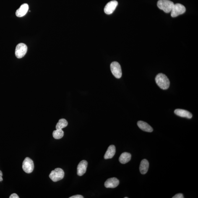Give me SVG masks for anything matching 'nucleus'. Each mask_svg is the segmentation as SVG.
<instances>
[{
	"label": "nucleus",
	"instance_id": "nucleus-10",
	"mask_svg": "<svg viewBox=\"0 0 198 198\" xmlns=\"http://www.w3.org/2000/svg\"><path fill=\"white\" fill-rule=\"evenodd\" d=\"M119 184V181L117 178H112L106 180L104 184L106 188H114L117 187Z\"/></svg>",
	"mask_w": 198,
	"mask_h": 198
},
{
	"label": "nucleus",
	"instance_id": "nucleus-14",
	"mask_svg": "<svg viewBox=\"0 0 198 198\" xmlns=\"http://www.w3.org/2000/svg\"><path fill=\"white\" fill-rule=\"evenodd\" d=\"M116 153V148L115 146L113 145H111L108 147L106 151V153L104 155V158L105 159H112Z\"/></svg>",
	"mask_w": 198,
	"mask_h": 198
},
{
	"label": "nucleus",
	"instance_id": "nucleus-4",
	"mask_svg": "<svg viewBox=\"0 0 198 198\" xmlns=\"http://www.w3.org/2000/svg\"><path fill=\"white\" fill-rule=\"evenodd\" d=\"M186 9L183 5L180 4H174L171 11L172 17H175L185 12Z\"/></svg>",
	"mask_w": 198,
	"mask_h": 198
},
{
	"label": "nucleus",
	"instance_id": "nucleus-11",
	"mask_svg": "<svg viewBox=\"0 0 198 198\" xmlns=\"http://www.w3.org/2000/svg\"><path fill=\"white\" fill-rule=\"evenodd\" d=\"M28 9L29 6L28 4H22L20 7L16 11V16L19 17H23L27 14Z\"/></svg>",
	"mask_w": 198,
	"mask_h": 198
},
{
	"label": "nucleus",
	"instance_id": "nucleus-23",
	"mask_svg": "<svg viewBox=\"0 0 198 198\" xmlns=\"http://www.w3.org/2000/svg\"><path fill=\"white\" fill-rule=\"evenodd\" d=\"M128 198V197H124V198Z\"/></svg>",
	"mask_w": 198,
	"mask_h": 198
},
{
	"label": "nucleus",
	"instance_id": "nucleus-2",
	"mask_svg": "<svg viewBox=\"0 0 198 198\" xmlns=\"http://www.w3.org/2000/svg\"><path fill=\"white\" fill-rule=\"evenodd\" d=\"M174 4L170 0H159L157 2V5L159 9L166 13L171 12Z\"/></svg>",
	"mask_w": 198,
	"mask_h": 198
},
{
	"label": "nucleus",
	"instance_id": "nucleus-1",
	"mask_svg": "<svg viewBox=\"0 0 198 198\" xmlns=\"http://www.w3.org/2000/svg\"><path fill=\"white\" fill-rule=\"evenodd\" d=\"M157 85L163 90H167L170 87V82L167 76L162 73L159 74L155 78Z\"/></svg>",
	"mask_w": 198,
	"mask_h": 198
},
{
	"label": "nucleus",
	"instance_id": "nucleus-6",
	"mask_svg": "<svg viewBox=\"0 0 198 198\" xmlns=\"http://www.w3.org/2000/svg\"><path fill=\"white\" fill-rule=\"evenodd\" d=\"M27 51V45L23 43L19 44L16 47L15 55L18 58L23 57Z\"/></svg>",
	"mask_w": 198,
	"mask_h": 198
},
{
	"label": "nucleus",
	"instance_id": "nucleus-19",
	"mask_svg": "<svg viewBox=\"0 0 198 198\" xmlns=\"http://www.w3.org/2000/svg\"><path fill=\"white\" fill-rule=\"evenodd\" d=\"M183 196L182 194H178L175 195L174 196H173V198H183Z\"/></svg>",
	"mask_w": 198,
	"mask_h": 198
},
{
	"label": "nucleus",
	"instance_id": "nucleus-18",
	"mask_svg": "<svg viewBox=\"0 0 198 198\" xmlns=\"http://www.w3.org/2000/svg\"><path fill=\"white\" fill-rule=\"evenodd\" d=\"M67 121L65 119L62 118L60 119L56 125V129H62L68 126Z\"/></svg>",
	"mask_w": 198,
	"mask_h": 198
},
{
	"label": "nucleus",
	"instance_id": "nucleus-20",
	"mask_svg": "<svg viewBox=\"0 0 198 198\" xmlns=\"http://www.w3.org/2000/svg\"><path fill=\"white\" fill-rule=\"evenodd\" d=\"M83 196L80 195H76L71 196L69 198H83Z\"/></svg>",
	"mask_w": 198,
	"mask_h": 198
},
{
	"label": "nucleus",
	"instance_id": "nucleus-9",
	"mask_svg": "<svg viewBox=\"0 0 198 198\" xmlns=\"http://www.w3.org/2000/svg\"><path fill=\"white\" fill-rule=\"evenodd\" d=\"M88 163L86 161L82 160L78 165L77 174L79 176L83 175L86 171Z\"/></svg>",
	"mask_w": 198,
	"mask_h": 198
},
{
	"label": "nucleus",
	"instance_id": "nucleus-8",
	"mask_svg": "<svg viewBox=\"0 0 198 198\" xmlns=\"http://www.w3.org/2000/svg\"><path fill=\"white\" fill-rule=\"evenodd\" d=\"M118 5L116 1H110L107 4L104 8V12L107 14H111L114 12Z\"/></svg>",
	"mask_w": 198,
	"mask_h": 198
},
{
	"label": "nucleus",
	"instance_id": "nucleus-3",
	"mask_svg": "<svg viewBox=\"0 0 198 198\" xmlns=\"http://www.w3.org/2000/svg\"><path fill=\"white\" fill-rule=\"evenodd\" d=\"M64 176V171L60 168H57L51 172L49 177L52 181L56 182L62 179Z\"/></svg>",
	"mask_w": 198,
	"mask_h": 198
},
{
	"label": "nucleus",
	"instance_id": "nucleus-5",
	"mask_svg": "<svg viewBox=\"0 0 198 198\" xmlns=\"http://www.w3.org/2000/svg\"><path fill=\"white\" fill-rule=\"evenodd\" d=\"M111 69L112 74L116 78L120 79L122 76L121 65L117 62H113L111 64Z\"/></svg>",
	"mask_w": 198,
	"mask_h": 198
},
{
	"label": "nucleus",
	"instance_id": "nucleus-15",
	"mask_svg": "<svg viewBox=\"0 0 198 198\" xmlns=\"http://www.w3.org/2000/svg\"><path fill=\"white\" fill-rule=\"evenodd\" d=\"M149 167V163L147 160L144 159L141 162L139 170L142 174H145L147 173Z\"/></svg>",
	"mask_w": 198,
	"mask_h": 198
},
{
	"label": "nucleus",
	"instance_id": "nucleus-13",
	"mask_svg": "<svg viewBox=\"0 0 198 198\" xmlns=\"http://www.w3.org/2000/svg\"><path fill=\"white\" fill-rule=\"evenodd\" d=\"M138 127L142 130L145 132H152L153 131V129L147 123L142 121H139L137 123Z\"/></svg>",
	"mask_w": 198,
	"mask_h": 198
},
{
	"label": "nucleus",
	"instance_id": "nucleus-17",
	"mask_svg": "<svg viewBox=\"0 0 198 198\" xmlns=\"http://www.w3.org/2000/svg\"><path fill=\"white\" fill-rule=\"evenodd\" d=\"M64 135V132L62 129H57L53 131V135L56 139H60L62 138Z\"/></svg>",
	"mask_w": 198,
	"mask_h": 198
},
{
	"label": "nucleus",
	"instance_id": "nucleus-7",
	"mask_svg": "<svg viewBox=\"0 0 198 198\" xmlns=\"http://www.w3.org/2000/svg\"><path fill=\"white\" fill-rule=\"evenodd\" d=\"M34 163L33 161L29 157H26L22 163V169L26 173H32L34 169Z\"/></svg>",
	"mask_w": 198,
	"mask_h": 198
},
{
	"label": "nucleus",
	"instance_id": "nucleus-12",
	"mask_svg": "<svg viewBox=\"0 0 198 198\" xmlns=\"http://www.w3.org/2000/svg\"><path fill=\"white\" fill-rule=\"evenodd\" d=\"M174 113L177 116L189 119L192 117V115L191 113L185 110L178 109L175 110Z\"/></svg>",
	"mask_w": 198,
	"mask_h": 198
},
{
	"label": "nucleus",
	"instance_id": "nucleus-16",
	"mask_svg": "<svg viewBox=\"0 0 198 198\" xmlns=\"http://www.w3.org/2000/svg\"><path fill=\"white\" fill-rule=\"evenodd\" d=\"M131 155L127 152H124L121 154L119 158L120 163L124 164L129 162L131 159Z\"/></svg>",
	"mask_w": 198,
	"mask_h": 198
},
{
	"label": "nucleus",
	"instance_id": "nucleus-22",
	"mask_svg": "<svg viewBox=\"0 0 198 198\" xmlns=\"http://www.w3.org/2000/svg\"><path fill=\"white\" fill-rule=\"evenodd\" d=\"M2 176L3 174L2 172L0 170V182H1L3 181V178L2 177Z\"/></svg>",
	"mask_w": 198,
	"mask_h": 198
},
{
	"label": "nucleus",
	"instance_id": "nucleus-21",
	"mask_svg": "<svg viewBox=\"0 0 198 198\" xmlns=\"http://www.w3.org/2000/svg\"><path fill=\"white\" fill-rule=\"evenodd\" d=\"M10 198H19V196H18L17 194H11L10 196Z\"/></svg>",
	"mask_w": 198,
	"mask_h": 198
}]
</instances>
